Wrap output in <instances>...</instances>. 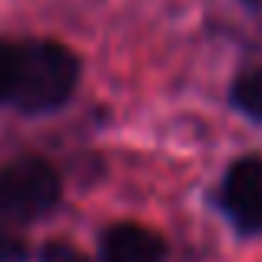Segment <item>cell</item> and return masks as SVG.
Returning <instances> with one entry per match:
<instances>
[{
  "label": "cell",
  "mask_w": 262,
  "mask_h": 262,
  "mask_svg": "<svg viewBox=\"0 0 262 262\" xmlns=\"http://www.w3.org/2000/svg\"><path fill=\"white\" fill-rule=\"evenodd\" d=\"M246 4H262V0H246Z\"/></svg>",
  "instance_id": "cell-9"
},
{
  "label": "cell",
  "mask_w": 262,
  "mask_h": 262,
  "mask_svg": "<svg viewBox=\"0 0 262 262\" xmlns=\"http://www.w3.org/2000/svg\"><path fill=\"white\" fill-rule=\"evenodd\" d=\"M166 239L143 223H113L100 236V262H163Z\"/></svg>",
  "instance_id": "cell-4"
},
{
  "label": "cell",
  "mask_w": 262,
  "mask_h": 262,
  "mask_svg": "<svg viewBox=\"0 0 262 262\" xmlns=\"http://www.w3.org/2000/svg\"><path fill=\"white\" fill-rule=\"evenodd\" d=\"M60 173L40 156H20L0 169V216L10 223H37L60 203Z\"/></svg>",
  "instance_id": "cell-2"
},
{
  "label": "cell",
  "mask_w": 262,
  "mask_h": 262,
  "mask_svg": "<svg viewBox=\"0 0 262 262\" xmlns=\"http://www.w3.org/2000/svg\"><path fill=\"white\" fill-rule=\"evenodd\" d=\"M0 262H27V246L10 232H0Z\"/></svg>",
  "instance_id": "cell-8"
},
{
  "label": "cell",
  "mask_w": 262,
  "mask_h": 262,
  "mask_svg": "<svg viewBox=\"0 0 262 262\" xmlns=\"http://www.w3.org/2000/svg\"><path fill=\"white\" fill-rule=\"evenodd\" d=\"M229 100L243 116L262 123V67H252V70L239 73V77L232 80Z\"/></svg>",
  "instance_id": "cell-5"
},
{
  "label": "cell",
  "mask_w": 262,
  "mask_h": 262,
  "mask_svg": "<svg viewBox=\"0 0 262 262\" xmlns=\"http://www.w3.org/2000/svg\"><path fill=\"white\" fill-rule=\"evenodd\" d=\"M40 262H93V259H86L80 249H73L67 243H47L40 249Z\"/></svg>",
  "instance_id": "cell-7"
},
{
  "label": "cell",
  "mask_w": 262,
  "mask_h": 262,
  "mask_svg": "<svg viewBox=\"0 0 262 262\" xmlns=\"http://www.w3.org/2000/svg\"><path fill=\"white\" fill-rule=\"evenodd\" d=\"M13 77H17V40H0V106L13 96Z\"/></svg>",
  "instance_id": "cell-6"
},
{
  "label": "cell",
  "mask_w": 262,
  "mask_h": 262,
  "mask_svg": "<svg viewBox=\"0 0 262 262\" xmlns=\"http://www.w3.org/2000/svg\"><path fill=\"white\" fill-rule=\"evenodd\" d=\"M219 206L239 232L262 229V156H239L226 169Z\"/></svg>",
  "instance_id": "cell-3"
},
{
  "label": "cell",
  "mask_w": 262,
  "mask_h": 262,
  "mask_svg": "<svg viewBox=\"0 0 262 262\" xmlns=\"http://www.w3.org/2000/svg\"><path fill=\"white\" fill-rule=\"evenodd\" d=\"M80 83V57L57 40H17V77L10 106L20 113H53Z\"/></svg>",
  "instance_id": "cell-1"
}]
</instances>
